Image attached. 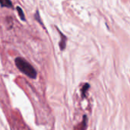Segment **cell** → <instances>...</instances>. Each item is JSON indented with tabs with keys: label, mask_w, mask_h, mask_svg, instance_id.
Returning a JSON list of instances; mask_svg holds the SVG:
<instances>
[{
	"label": "cell",
	"mask_w": 130,
	"mask_h": 130,
	"mask_svg": "<svg viewBox=\"0 0 130 130\" xmlns=\"http://www.w3.org/2000/svg\"><path fill=\"white\" fill-rule=\"evenodd\" d=\"M15 66L22 73H24L30 78H37V72L34 68L30 65L28 61L21 57H18L14 60Z\"/></svg>",
	"instance_id": "1"
},
{
	"label": "cell",
	"mask_w": 130,
	"mask_h": 130,
	"mask_svg": "<svg viewBox=\"0 0 130 130\" xmlns=\"http://www.w3.org/2000/svg\"><path fill=\"white\" fill-rule=\"evenodd\" d=\"M16 9H17V11H18V15H19V17H20V18L21 19L22 21H25V20H26L25 15H24V11H23V10H22L21 8V7H19V6H17Z\"/></svg>",
	"instance_id": "4"
},
{
	"label": "cell",
	"mask_w": 130,
	"mask_h": 130,
	"mask_svg": "<svg viewBox=\"0 0 130 130\" xmlns=\"http://www.w3.org/2000/svg\"><path fill=\"white\" fill-rule=\"evenodd\" d=\"M0 5L2 7L9 8V9H11L13 7L12 2L11 0H0Z\"/></svg>",
	"instance_id": "3"
},
{
	"label": "cell",
	"mask_w": 130,
	"mask_h": 130,
	"mask_svg": "<svg viewBox=\"0 0 130 130\" xmlns=\"http://www.w3.org/2000/svg\"><path fill=\"white\" fill-rule=\"evenodd\" d=\"M35 19H37V20L40 23L41 25H43V24H42V22H41L40 20V15H39V12H38V11H37V13H36V14H35Z\"/></svg>",
	"instance_id": "6"
},
{
	"label": "cell",
	"mask_w": 130,
	"mask_h": 130,
	"mask_svg": "<svg viewBox=\"0 0 130 130\" xmlns=\"http://www.w3.org/2000/svg\"><path fill=\"white\" fill-rule=\"evenodd\" d=\"M59 33L61 35V40L59 42V47L61 49V50H64L65 48H66V40H67V38L66 37L61 33L59 30Z\"/></svg>",
	"instance_id": "2"
},
{
	"label": "cell",
	"mask_w": 130,
	"mask_h": 130,
	"mask_svg": "<svg viewBox=\"0 0 130 130\" xmlns=\"http://www.w3.org/2000/svg\"><path fill=\"white\" fill-rule=\"evenodd\" d=\"M88 87H89V85L88 84H85V85L83 86V87L82 88V96L83 97H85V92H86V91L88 89Z\"/></svg>",
	"instance_id": "5"
}]
</instances>
